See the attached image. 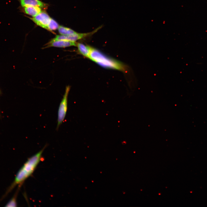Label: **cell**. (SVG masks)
<instances>
[{
  "instance_id": "cell-1",
  "label": "cell",
  "mask_w": 207,
  "mask_h": 207,
  "mask_svg": "<svg viewBox=\"0 0 207 207\" xmlns=\"http://www.w3.org/2000/svg\"><path fill=\"white\" fill-rule=\"evenodd\" d=\"M47 145L36 154L27 159L17 173L14 181L7 189L1 198H4L16 186L20 187L21 185L33 173L42 159V155Z\"/></svg>"
},
{
  "instance_id": "cell-2",
  "label": "cell",
  "mask_w": 207,
  "mask_h": 207,
  "mask_svg": "<svg viewBox=\"0 0 207 207\" xmlns=\"http://www.w3.org/2000/svg\"><path fill=\"white\" fill-rule=\"evenodd\" d=\"M89 58L104 68L116 69L124 72L127 71V67L125 65L108 57L92 47Z\"/></svg>"
},
{
  "instance_id": "cell-3",
  "label": "cell",
  "mask_w": 207,
  "mask_h": 207,
  "mask_svg": "<svg viewBox=\"0 0 207 207\" xmlns=\"http://www.w3.org/2000/svg\"><path fill=\"white\" fill-rule=\"evenodd\" d=\"M70 86H66L65 93L60 103L58 111L57 124L56 129L58 131L60 126L63 122L68 109V98L70 89Z\"/></svg>"
},
{
  "instance_id": "cell-4",
  "label": "cell",
  "mask_w": 207,
  "mask_h": 207,
  "mask_svg": "<svg viewBox=\"0 0 207 207\" xmlns=\"http://www.w3.org/2000/svg\"><path fill=\"white\" fill-rule=\"evenodd\" d=\"M101 26L98 27L92 32L87 33H76L69 35H57L52 41L65 40L75 42L76 41L92 35L100 29Z\"/></svg>"
},
{
  "instance_id": "cell-5",
  "label": "cell",
  "mask_w": 207,
  "mask_h": 207,
  "mask_svg": "<svg viewBox=\"0 0 207 207\" xmlns=\"http://www.w3.org/2000/svg\"><path fill=\"white\" fill-rule=\"evenodd\" d=\"M30 18L38 25L47 29L51 18L46 13L42 12L35 16Z\"/></svg>"
},
{
  "instance_id": "cell-6",
  "label": "cell",
  "mask_w": 207,
  "mask_h": 207,
  "mask_svg": "<svg viewBox=\"0 0 207 207\" xmlns=\"http://www.w3.org/2000/svg\"><path fill=\"white\" fill-rule=\"evenodd\" d=\"M76 42L65 40H51L46 44L44 48L51 47L64 48L72 46H76Z\"/></svg>"
},
{
  "instance_id": "cell-7",
  "label": "cell",
  "mask_w": 207,
  "mask_h": 207,
  "mask_svg": "<svg viewBox=\"0 0 207 207\" xmlns=\"http://www.w3.org/2000/svg\"><path fill=\"white\" fill-rule=\"evenodd\" d=\"M22 7L37 6L40 7H45L46 4L39 0H19Z\"/></svg>"
},
{
  "instance_id": "cell-8",
  "label": "cell",
  "mask_w": 207,
  "mask_h": 207,
  "mask_svg": "<svg viewBox=\"0 0 207 207\" xmlns=\"http://www.w3.org/2000/svg\"><path fill=\"white\" fill-rule=\"evenodd\" d=\"M78 52L86 57L89 58L91 47L81 43H76Z\"/></svg>"
},
{
  "instance_id": "cell-9",
  "label": "cell",
  "mask_w": 207,
  "mask_h": 207,
  "mask_svg": "<svg viewBox=\"0 0 207 207\" xmlns=\"http://www.w3.org/2000/svg\"><path fill=\"white\" fill-rule=\"evenodd\" d=\"M24 11L26 14L34 17L41 12V7L37 6H31L24 7Z\"/></svg>"
},
{
  "instance_id": "cell-10",
  "label": "cell",
  "mask_w": 207,
  "mask_h": 207,
  "mask_svg": "<svg viewBox=\"0 0 207 207\" xmlns=\"http://www.w3.org/2000/svg\"><path fill=\"white\" fill-rule=\"evenodd\" d=\"M58 31L59 33L62 35L72 34L76 32L70 28L61 26H59Z\"/></svg>"
},
{
  "instance_id": "cell-11",
  "label": "cell",
  "mask_w": 207,
  "mask_h": 207,
  "mask_svg": "<svg viewBox=\"0 0 207 207\" xmlns=\"http://www.w3.org/2000/svg\"><path fill=\"white\" fill-rule=\"evenodd\" d=\"M20 188V187H18L17 191H16L14 195L6 204L5 206L16 207L17 206L16 198Z\"/></svg>"
},
{
  "instance_id": "cell-12",
  "label": "cell",
  "mask_w": 207,
  "mask_h": 207,
  "mask_svg": "<svg viewBox=\"0 0 207 207\" xmlns=\"http://www.w3.org/2000/svg\"><path fill=\"white\" fill-rule=\"evenodd\" d=\"M59 26L58 24L53 19L51 18L47 29L50 31L54 30L58 28Z\"/></svg>"
},
{
  "instance_id": "cell-13",
  "label": "cell",
  "mask_w": 207,
  "mask_h": 207,
  "mask_svg": "<svg viewBox=\"0 0 207 207\" xmlns=\"http://www.w3.org/2000/svg\"><path fill=\"white\" fill-rule=\"evenodd\" d=\"M1 93V91H0V93Z\"/></svg>"
}]
</instances>
